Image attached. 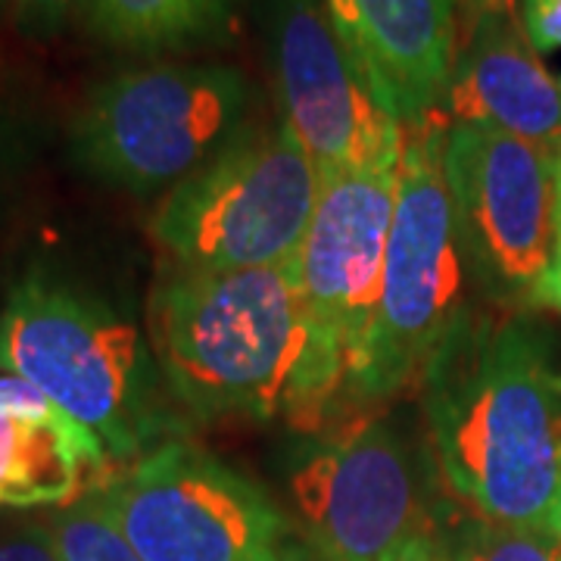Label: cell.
Wrapping results in <instances>:
<instances>
[{"mask_svg": "<svg viewBox=\"0 0 561 561\" xmlns=\"http://www.w3.org/2000/svg\"><path fill=\"white\" fill-rule=\"evenodd\" d=\"M421 387L443 483L486 522L559 540L561 390L537 324L468 306Z\"/></svg>", "mask_w": 561, "mask_h": 561, "instance_id": "6da1fadb", "label": "cell"}, {"mask_svg": "<svg viewBox=\"0 0 561 561\" xmlns=\"http://www.w3.org/2000/svg\"><path fill=\"white\" fill-rule=\"evenodd\" d=\"M150 346L197 419L316 421L346 390L290 265L169 275L150 297Z\"/></svg>", "mask_w": 561, "mask_h": 561, "instance_id": "7a4b0ae2", "label": "cell"}, {"mask_svg": "<svg viewBox=\"0 0 561 561\" xmlns=\"http://www.w3.org/2000/svg\"><path fill=\"white\" fill-rule=\"evenodd\" d=\"M0 371L79 421L113 465L162 443L157 356L140 328L69 280L25 275L0 309Z\"/></svg>", "mask_w": 561, "mask_h": 561, "instance_id": "3957f363", "label": "cell"}, {"mask_svg": "<svg viewBox=\"0 0 561 561\" xmlns=\"http://www.w3.org/2000/svg\"><path fill=\"white\" fill-rule=\"evenodd\" d=\"M402 128L405 140L381 302L346 383V393L362 402L390 400L424 381L431 362L468 309V272L443 165L446 122L434 113Z\"/></svg>", "mask_w": 561, "mask_h": 561, "instance_id": "277c9868", "label": "cell"}, {"mask_svg": "<svg viewBox=\"0 0 561 561\" xmlns=\"http://www.w3.org/2000/svg\"><path fill=\"white\" fill-rule=\"evenodd\" d=\"M250 84L234 66L153 62L101 81L72 119L88 175L131 194L172 191L241 135Z\"/></svg>", "mask_w": 561, "mask_h": 561, "instance_id": "5b68a950", "label": "cell"}, {"mask_svg": "<svg viewBox=\"0 0 561 561\" xmlns=\"http://www.w3.org/2000/svg\"><path fill=\"white\" fill-rule=\"evenodd\" d=\"M319 191V165L284 122L243 128L219 157L165 191L150 216V238L179 272L290 265Z\"/></svg>", "mask_w": 561, "mask_h": 561, "instance_id": "8992f818", "label": "cell"}, {"mask_svg": "<svg viewBox=\"0 0 561 561\" xmlns=\"http://www.w3.org/2000/svg\"><path fill=\"white\" fill-rule=\"evenodd\" d=\"M443 165L468 280L505 312L534 309L559 243L549 147L481 125H446Z\"/></svg>", "mask_w": 561, "mask_h": 561, "instance_id": "52a82bcc", "label": "cell"}, {"mask_svg": "<svg viewBox=\"0 0 561 561\" xmlns=\"http://www.w3.org/2000/svg\"><path fill=\"white\" fill-rule=\"evenodd\" d=\"M101 493L140 561H284L272 496L194 443H157Z\"/></svg>", "mask_w": 561, "mask_h": 561, "instance_id": "ba28073f", "label": "cell"}, {"mask_svg": "<svg viewBox=\"0 0 561 561\" xmlns=\"http://www.w3.org/2000/svg\"><path fill=\"white\" fill-rule=\"evenodd\" d=\"M290 500L316 561H387L434 534L415 459L381 419L309 443L290 468Z\"/></svg>", "mask_w": 561, "mask_h": 561, "instance_id": "9c48e42d", "label": "cell"}, {"mask_svg": "<svg viewBox=\"0 0 561 561\" xmlns=\"http://www.w3.org/2000/svg\"><path fill=\"white\" fill-rule=\"evenodd\" d=\"M272 60L284 125L319 175L400 165L405 128L346 57L321 0H272Z\"/></svg>", "mask_w": 561, "mask_h": 561, "instance_id": "30bf717a", "label": "cell"}, {"mask_svg": "<svg viewBox=\"0 0 561 561\" xmlns=\"http://www.w3.org/2000/svg\"><path fill=\"white\" fill-rule=\"evenodd\" d=\"M397 172L400 165L321 175L309 231L290 262L316 337L343 383H350L381 302Z\"/></svg>", "mask_w": 561, "mask_h": 561, "instance_id": "8fae6325", "label": "cell"}, {"mask_svg": "<svg viewBox=\"0 0 561 561\" xmlns=\"http://www.w3.org/2000/svg\"><path fill=\"white\" fill-rule=\"evenodd\" d=\"M446 125H481L542 147L561 138V91L524 35L515 0H471L440 101Z\"/></svg>", "mask_w": 561, "mask_h": 561, "instance_id": "7c38bea8", "label": "cell"}, {"mask_svg": "<svg viewBox=\"0 0 561 561\" xmlns=\"http://www.w3.org/2000/svg\"><path fill=\"white\" fill-rule=\"evenodd\" d=\"M346 57L402 125L437 113L459 44V0H321Z\"/></svg>", "mask_w": 561, "mask_h": 561, "instance_id": "4fadbf2b", "label": "cell"}, {"mask_svg": "<svg viewBox=\"0 0 561 561\" xmlns=\"http://www.w3.org/2000/svg\"><path fill=\"white\" fill-rule=\"evenodd\" d=\"M113 461L54 402L0 415V508L69 505L98 490Z\"/></svg>", "mask_w": 561, "mask_h": 561, "instance_id": "5bb4252c", "label": "cell"}, {"mask_svg": "<svg viewBox=\"0 0 561 561\" xmlns=\"http://www.w3.org/2000/svg\"><path fill=\"white\" fill-rule=\"evenodd\" d=\"M91 32L131 54L187 50L221 38L234 0H81Z\"/></svg>", "mask_w": 561, "mask_h": 561, "instance_id": "9a60e30c", "label": "cell"}, {"mask_svg": "<svg viewBox=\"0 0 561 561\" xmlns=\"http://www.w3.org/2000/svg\"><path fill=\"white\" fill-rule=\"evenodd\" d=\"M60 561H140L103 500L101 486L62 505L50 522Z\"/></svg>", "mask_w": 561, "mask_h": 561, "instance_id": "2e32d148", "label": "cell"}, {"mask_svg": "<svg viewBox=\"0 0 561 561\" xmlns=\"http://www.w3.org/2000/svg\"><path fill=\"white\" fill-rule=\"evenodd\" d=\"M449 561H559V540L486 518H465L440 534Z\"/></svg>", "mask_w": 561, "mask_h": 561, "instance_id": "e0dca14e", "label": "cell"}, {"mask_svg": "<svg viewBox=\"0 0 561 561\" xmlns=\"http://www.w3.org/2000/svg\"><path fill=\"white\" fill-rule=\"evenodd\" d=\"M81 0H13L10 13L22 35L28 38H54L69 22Z\"/></svg>", "mask_w": 561, "mask_h": 561, "instance_id": "ac0fdd59", "label": "cell"}, {"mask_svg": "<svg viewBox=\"0 0 561 561\" xmlns=\"http://www.w3.org/2000/svg\"><path fill=\"white\" fill-rule=\"evenodd\" d=\"M518 16L537 54L561 50V0H518Z\"/></svg>", "mask_w": 561, "mask_h": 561, "instance_id": "d6986e66", "label": "cell"}, {"mask_svg": "<svg viewBox=\"0 0 561 561\" xmlns=\"http://www.w3.org/2000/svg\"><path fill=\"white\" fill-rule=\"evenodd\" d=\"M0 561H60L50 524H22L0 537Z\"/></svg>", "mask_w": 561, "mask_h": 561, "instance_id": "ffe728a7", "label": "cell"}, {"mask_svg": "<svg viewBox=\"0 0 561 561\" xmlns=\"http://www.w3.org/2000/svg\"><path fill=\"white\" fill-rule=\"evenodd\" d=\"M534 309H552V312H559L561 316V228L552 262L546 265L540 284H537V290H534Z\"/></svg>", "mask_w": 561, "mask_h": 561, "instance_id": "44dd1931", "label": "cell"}, {"mask_svg": "<svg viewBox=\"0 0 561 561\" xmlns=\"http://www.w3.org/2000/svg\"><path fill=\"white\" fill-rule=\"evenodd\" d=\"M387 561H449V552L443 546L440 534H424L419 540H412L409 546H402L400 552L393 559Z\"/></svg>", "mask_w": 561, "mask_h": 561, "instance_id": "7402d4cb", "label": "cell"}, {"mask_svg": "<svg viewBox=\"0 0 561 561\" xmlns=\"http://www.w3.org/2000/svg\"><path fill=\"white\" fill-rule=\"evenodd\" d=\"M552 157V175H556V194H559V228H561V138L549 147Z\"/></svg>", "mask_w": 561, "mask_h": 561, "instance_id": "603a6c76", "label": "cell"}, {"mask_svg": "<svg viewBox=\"0 0 561 561\" xmlns=\"http://www.w3.org/2000/svg\"><path fill=\"white\" fill-rule=\"evenodd\" d=\"M10 3H13V0H0V10H3V7H10Z\"/></svg>", "mask_w": 561, "mask_h": 561, "instance_id": "cb8c5ba5", "label": "cell"}, {"mask_svg": "<svg viewBox=\"0 0 561 561\" xmlns=\"http://www.w3.org/2000/svg\"><path fill=\"white\" fill-rule=\"evenodd\" d=\"M559 561H561V530H559Z\"/></svg>", "mask_w": 561, "mask_h": 561, "instance_id": "d4e9b609", "label": "cell"}, {"mask_svg": "<svg viewBox=\"0 0 561 561\" xmlns=\"http://www.w3.org/2000/svg\"><path fill=\"white\" fill-rule=\"evenodd\" d=\"M559 390H561V378H559Z\"/></svg>", "mask_w": 561, "mask_h": 561, "instance_id": "484cf974", "label": "cell"}, {"mask_svg": "<svg viewBox=\"0 0 561 561\" xmlns=\"http://www.w3.org/2000/svg\"><path fill=\"white\" fill-rule=\"evenodd\" d=\"M559 91H561V81H559Z\"/></svg>", "mask_w": 561, "mask_h": 561, "instance_id": "4316f807", "label": "cell"}]
</instances>
